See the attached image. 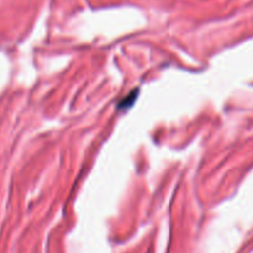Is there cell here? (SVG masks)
Wrapping results in <instances>:
<instances>
[{
	"mask_svg": "<svg viewBox=\"0 0 253 253\" xmlns=\"http://www.w3.org/2000/svg\"><path fill=\"white\" fill-rule=\"evenodd\" d=\"M138 90H133L132 93L128 94L126 98H124L123 100L120 101V104H119V108L120 109H125V108H130L131 105H132V103L135 101L136 99V95H137Z\"/></svg>",
	"mask_w": 253,
	"mask_h": 253,
	"instance_id": "obj_1",
	"label": "cell"
}]
</instances>
